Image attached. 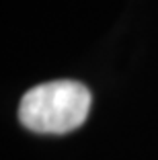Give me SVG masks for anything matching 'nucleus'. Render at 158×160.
<instances>
[{
	"label": "nucleus",
	"mask_w": 158,
	"mask_h": 160,
	"mask_svg": "<svg viewBox=\"0 0 158 160\" xmlns=\"http://www.w3.org/2000/svg\"><path fill=\"white\" fill-rule=\"evenodd\" d=\"M90 111V92L74 80H56L31 88L19 105V119L37 133H68Z\"/></svg>",
	"instance_id": "f257e3e1"
}]
</instances>
